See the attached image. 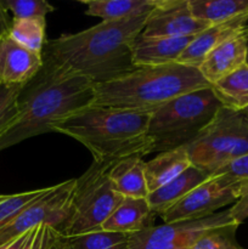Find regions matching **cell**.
Instances as JSON below:
<instances>
[{"label":"cell","mask_w":248,"mask_h":249,"mask_svg":"<svg viewBox=\"0 0 248 249\" xmlns=\"http://www.w3.org/2000/svg\"><path fill=\"white\" fill-rule=\"evenodd\" d=\"M153 7L46 41L44 63L63 73L87 78L92 84L111 82L131 72L135 68L133 44L142 33Z\"/></svg>","instance_id":"obj_1"},{"label":"cell","mask_w":248,"mask_h":249,"mask_svg":"<svg viewBox=\"0 0 248 249\" xmlns=\"http://www.w3.org/2000/svg\"><path fill=\"white\" fill-rule=\"evenodd\" d=\"M94 84L44 63L40 72L22 88L17 114L0 134V152L40 134L53 133L58 122L90 106Z\"/></svg>","instance_id":"obj_2"},{"label":"cell","mask_w":248,"mask_h":249,"mask_svg":"<svg viewBox=\"0 0 248 249\" xmlns=\"http://www.w3.org/2000/svg\"><path fill=\"white\" fill-rule=\"evenodd\" d=\"M152 113L90 105L58 122L55 133L79 141L95 162L152 153L147 129Z\"/></svg>","instance_id":"obj_3"},{"label":"cell","mask_w":248,"mask_h":249,"mask_svg":"<svg viewBox=\"0 0 248 249\" xmlns=\"http://www.w3.org/2000/svg\"><path fill=\"white\" fill-rule=\"evenodd\" d=\"M209 87L196 67L177 62L143 66L111 82L94 84L91 105L152 113L181 95Z\"/></svg>","instance_id":"obj_4"},{"label":"cell","mask_w":248,"mask_h":249,"mask_svg":"<svg viewBox=\"0 0 248 249\" xmlns=\"http://www.w3.org/2000/svg\"><path fill=\"white\" fill-rule=\"evenodd\" d=\"M220 107L209 87L181 95L156 109L147 129L152 152L186 147L209 125Z\"/></svg>","instance_id":"obj_5"},{"label":"cell","mask_w":248,"mask_h":249,"mask_svg":"<svg viewBox=\"0 0 248 249\" xmlns=\"http://www.w3.org/2000/svg\"><path fill=\"white\" fill-rule=\"evenodd\" d=\"M186 150L192 165L209 177L248 153V118L243 112L220 107L213 121Z\"/></svg>","instance_id":"obj_6"},{"label":"cell","mask_w":248,"mask_h":249,"mask_svg":"<svg viewBox=\"0 0 248 249\" xmlns=\"http://www.w3.org/2000/svg\"><path fill=\"white\" fill-rule=\"evenodd\" d=\"M112 162H92L89 169L75 179L70 218L62 235L66 237L101 230L105 221L121 203L108 179Z\"/></svg>","instance_id":"obj_7"},{"label":"cell","mask_w":248,"mask_h":249,"mask_svg":"<svg viewBox=\"0 0 248 249\" xmlns=\"http://www.w3.org/2000/svg\"><path fill=\"white\" fill-rule=\"evenodd\" d=\"M74 185L75 179H71L49 187L43 196L0 228V246L40 225L62 233L70 218Z\"/></svg>","instance_id":"obj_8"},{"label":"cell","mask_w":248,"mask_h":249,"mask_svg":"<svg viewBox=\"0 0 248 249\" xmlns=\"http://www.w3.org/2000/svg\"><path fill=\"white\" fill-rule=\"evenodd\" d=\"M243 185L233 184L220 175H211L160 218L163 223L169 224L211 216L224 207L235 204L241 197Z\"/></svg>","instance_id":"obj_9"},{"label":"cell","mask_w":248,"mask_h":249,"mask_svg":"<svg viewBox=\"0 0 248 249\" xmlns=\"http://www.w3.org/2000/svg\"><path fill=\"white\" fill-rule=\"evenodd\" d=\"M232 221L228 209L196 220L163 223L130 236L128 249H189L204 233Z\"/></svg>","instance_id":"obj_10"},{"label":"cell","mask_w":248,"mask_h":249,"mask_svg":"<svg viewBox=\"0 0 248 249\" xmlns=\"http://www.w3.org/2000/svg\"><path fill=\"white\" fill-rule=\"evenodd\" d=\"M209 26L192 15L189 0H156L140 36L146 38L195 36Z\"/></svg>","instance_id":"obj_11"},{"label":"cell","mask_w":248,"mask_h":249,"mask_svg":"<svg viewBox=\"0 0 248 249\" xmlns=\"http://www.w3.org/2000/svg\"><path fill=\"white\" fill-rule=\"evenodd\" d=\"M248 63V24L207 53L198 66L202 77L214 84Z\"/></svg>","instance_id":"obj_12"},{"label":"cell","mask_w":248,"mask_h":249,"mask_svg":"<svg viewBox=\"0 0 248 249\" xmlns=\"http://www.w3.org/2000/svg\"><path fill=\"white\" fill-rule=\"evenodd\" d=\"M43 65V55L27 50L9 36L0 40V87H24Z\"/></svg>","instance_id":"obj_13"},{"label":"cell","mask_w":248,"mask_h":249,"mask_svg":"<svg viewBox=\"0 0 248 249\" xmlns=\"http://www.w3.org/2000/svg\"><path fill=\"white\" fill-rule=\"evenodd\" d=\"M192 38H146L139 36L133 44V65L143 67L177 63Z\"/></svg>","instance_id":"obj_14"},{"label":"cell","mask_w":248,"mask_h":249,"mask_svg":"<svg viewBox=\"0 0 248 249\" xmlns=\"http://www.w3.org/2000/svg\"><path fill=\"white\" fill-rule=\"evenodd\" d=\"M155 216L147 198L123 197L104 223L102 230L133 236L155 226Z\"/></svg>","instance_id":"obj_15"},{"label":"cell","mask_w":248,"mask_h":249,"mask_svg":"<svg viewBox=\"0 0 248 249\" xmlns=\"http://www.w3.org/2000/svg\"><path fill=\"white\" fill-rule=\"evenodd\" d=\"M145 163L141 156H130L112 162L108 179L114 191L122 197L147 198L150 192L146 181Z\"/></svg>","instance_id":"obj_16"},{"label":"cell","mask_w":248,"mask_h":249,"mask_svg":"<svg viewBox=\"0 0 248 249\" xmlns=\"http://www.w3.org/2000/svg\"><path fill=\"white\" fill-rule=\"evenodd\" d=\"M208 178L206 173L195 165H191L172 181L163 185L156 191L150 192L147 196L148 204L156 215L162 216L165 212L169 211L195 187L206 181Z\"/></svg>","instance_id":"obj_17"},{"label":"cell","mask_w":248,"mask_h":249,"mask_svg":"<svg viewBox=\"0 0 248 249\" xmlns=\"http://www.w3.org/2000/svg\"><path fill=\"white\" fill-rule=\"evenodd\" d=\"M246 24H247L246 21H230L209 26L202 33L192 38L182 55L180 56L177 63L198 68L207 53H211L214 48H216L226 39L238 33Z\"/></svg>","instance_id":"obj_18"},{"label":"cell","mask_w":248,"mask_h":249,"mask_svg":"<svg viewBox=\"0 0 248 249\" xmlns=\"http://www.w3.org/2000/svg\"><path fill=\"white\" fill-rule=\"evenodd\" d=\"M192 165L186 147L159 152L145 163V175L148 192H153L168 184Z\"/></svg>","instance_id":"obj_19"},{"label":"cell","mask_w":248,"mask_h":249,"mask_svg":"<svg viewBox=\"0 0 248 249\" xmlns=\"http://www.w3.org/2000/svg\"><path fill=\"white\" fill-rule=\"evenodd\" d=\"M192 15L208 24L248 21V0H189Z\"/></svg>","instance_id":"obj_20"},{"label":"cell","mask_w":248,"mask_h":249,"mask_svg":"<svg viewBox=\"0 0 248 249\" xmlns=\"http://www.w3.org/2000/svg\"><path fill=\"white\" fill-rule=\"evenodd\" d=\"M211 87L221 106L243 112L248 108V63Z\"/></svg>","instance_id":"obj_21"},{"label":"cell","mask_w":248,"mask_h":249,"mask_svg":"<svg viewBox=\"0 0 248 249\" xmlns=\"http://www.w3.org/2000/svg\"><path fill=\"white\" fill-rule=\"evenodd\" d=\"M85 15L99 17L105 22L119 21L142 10L155 6L156 0H82Z\"/></svg>","instance_id":"obj_22"},{"label":"cell","mask_w":248,"mask_h":249,"mask_svg":"<svg viewBox=\"0 0 248 249\" xmlns=\"http://www.w3.org/2000/svg\"><path fill=\"white\" fill-rule=\"evenodd\" d=\"M46 18H12L9 36L32 53L43 55L46 44Z\"/></svg>","instance_id":"obj_23"},{"label":"cell","mask_w":248,"mask_h":249,"mask_svg":"<svg viewBox=\"0 0 248 249\" xmlns=\"http://www.w3.org/2000/svg\"><path fill=\"white\" fill-rule=\"evenodd\" d=\"M71 249H128L130 236L96 230L67 237Z\"/></svg>","instance_id":"obj_24"},{"label":"cell","mask_w":248,"mask_h":249,"mask_svg":"<svg viewBox=\"0 0 248 249\" xmlns=\"http://www.w3.org/2000/svg\"><path fill=\"white\" fill-rule=\"evenodd\" d=\"M240 224H226L213 229L199 237L189 249H246L236 240V232Z\"/></svg>","instance_id":"obj_25"},{"label":"cell","mask_w":248,"mask_h":249,"mask_svg":"<svg viewBox=\"0 0 248 249\" xmlns=\"http://www.w3.org/2000/svg\"><path fill=\"white\" fill-rule=\"evenodd\" d=\"M49 187L15 195H0V228L21 213L32 202L43 196Z\"/></svg>","instance_id":"obj_26"},{"label":"cell","mask_w":248,"mask_h":249,"mask_svg":"<svg viewBox=\"0 0 248 249\" xmlns=\"http://www.w3.org/2000/svg\"><path fill=\"white\" fill-rule=\"evenodd\" d=\"M1 2L14 18H46V15L55 11V7L46 0H1Z\"/></svg>","instance_id":"obj_27"},{"label":"cell","mask_w":248,"mask_h":249,"mask_svg":"<svg viewBox=\"0 0 248 249\" xmlns=\"http://www.w3.org/2000/svg\"><path fill=\"white\" fill-rule=\"evenodd\" d=\"M23 87H0V134L15 119L18 109V97Z\"/></svg>","instance_id":"obj_28"},{"label":"cell","mask_w":248,"mask_h":249,"mask_svg":"<svg viewBox=\"0 0 248 249\" xmlns=\"http://www.w3.org/2000/svg\"><path fill=\"white\" fill-rule=\"evenodd\" d=\"M50 229L46 225L36 226L15 240L0 246V249H44L48 243Z\"/></svg>","instance_id":"obj_29"},{"label":"cell","mask_w":248,"mask_h":249,"mask_svg":"<svg viewBox=\"0 0 248 249\" xmlns=\"http://www.w3.org/2000/svg\"><path fill=\"white\" fill-rule=\"evenodd\" d=\"M212 175H220L233 184H246L248 182V153L231 160Z\"/></svg>","instance_id":"obj_30"},{"label":"cell","mask_w":248,"mask_h":249,"mask_svg":"<svg viewBox=\"0 0 248 249\" xmlns=\"http://www.w3.org/2000/svg\"><path fill=\"white\" fill-rule=\"evenodd\" d=\"M229 212L232 220L240 225L248 218V182L243 185L241 197L235 204L229 208Z\"/></svg>","instance_id":"obj_31"},{"label":"cell","mask_w":248,"mask_h":249,"mask_svg":"<svg viewBox=\"0 0 248 249\" xmlns=\"http://www.w3.org/2000/svg\"><path fill=\"white\" fill-rule=\"evenodd\" d=\"M44 249H71V247L65 235L53 230V229H50L48 243Z\"/></svg>","instance_id":"obj_32"},{"label":"cell","mask_w":248,"mask_h":249,"mask_svg":"<svg viewBox=\"0 0 248 249\" xmlns=\"http://www.w3.org/2000/svg\"><path fill=\"white\" fill-rule=\"evenodd\" d=\"M7 10L2 5L1 0H0V40L4 39L5 36H9L10 28H11V22L9 15H7Z\"/></svg>","instance_id":"obj_33"},{"label":"cell","mask_w":248,"mask_h":249,"mask_svg":"<svg viewBox=\"0 0 248 249\" xmlns=\"http://www.w3.org/2000/svg\"><path fill=\"white\" fill-rule=\"evenodd\" d=\"M243 113H245V116L247 117V118H248V108H246L245 111H243Z\"/></svg>","instance_id":"obj_34"}]
</instances>
